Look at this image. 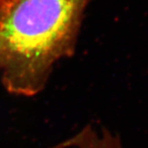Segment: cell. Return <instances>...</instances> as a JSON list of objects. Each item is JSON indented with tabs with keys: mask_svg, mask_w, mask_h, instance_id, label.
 Masks as SVG:
<instances>
[{
	"mask_svg": "<svg viewBox=\"0 0 148 148\" xmlns=\"http://www.w3.org/2000/svg\"><path fill=\"white\" fill-rule=\"evenodd\" d=\"M92 0H0V76L11 94L35 95L76 52Z\"/></svg>",
	"mask_w": 148,
	"mask_h": 148,
	"instance_id": "cell-1",
	"label": "cell"
},
{
	"mask_svg": "<svg viewBox=\"0 0 148 148\" xmlns=\"http://www.w3.org/2000/svg\"><path fill=\"white\" fill-rule=\"evenodd\" d=\"M94 148H123V147L119 139L109 138L98 143Z\"/></svg>",
	"mask_w": 148,
	"mask_h": 148,
	"instance_id": "cell-2",
	"label": "cell"
}]
</instances>
